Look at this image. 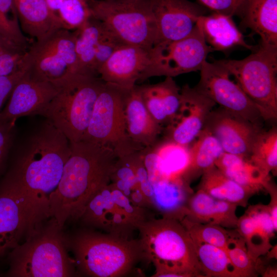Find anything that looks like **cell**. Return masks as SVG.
I'll list each match as a JSON object with an SVG mask.
<instances>
[{
    "instance_id": "cell-1",
    "label": "cell",
    "mask_w": 277,
    "mask_h": 277,
    "mask_svg": "<svg viewBox=\"0 0 277 277\" xmlns=\"http://www.w3.org/2000/svg\"><path fill=\"white\" fill-rule=\"evenodd\" d=\"M70 153L69 140L47 119L27 134L15 150L5 177L19 190L41 224L49 217L50 200Z\"/></svg>"
},
{
    "instance_id": "cell-2",
    "label": "cell",
    "mask_w": 277,
    "mask_h": 277,
    "mask_svg": "<svg viewBox=\"0 0 277 277\" xmlns=\"http://www.w3.org/2000/svg\"><path fill=\"white\" fill-rule=\"evenodd\" d=\"M117 157L110 148L81 141L70 143V153L52 195L49 217L62 229L68 220H78L91 197L110 182Z\"/></svg>"
},
{
    "instance_id": "cell-3",
    "label": "cell",
    "mask_w": 277,
    "mask_h": 277,
    "mask_svg": "<svg viewBox=\"0 0 277 277\" xmlns=\"http://www.w3.org/2000/svg\"><path fill=\"white\" fill-rule=\"evenodd\" d=\"M137 229L143 259L155 267L152 276L204 277L195 244L180 221L149 217Z\"/></svg>"
},
{
    "instance_id": "cell-4",
    "label": "cell",
    "mask_w": 277,
    "mask_h": 277,
    "mask_svg": "<svg viewBox=\"0 0 277 277\" xmlns=\"http://www.w3.org/2000/svg\"><path fill=\"white\" fill-rule=\"evenodd\" d=\"M66 243L78 270L89 276H123L143 259L138 239L87 230L66 239Z\"/></svg>"
},
{
    "instance_id": "cell-5",
    "label": "cell",
    "mask_w": 277,
    "mask_h": 277,
    "mask_svg": "<svg viewBox=\"0 0 277 277\" xmlns=\"http://www.w3.org/2000/svg\"><path fill=\"white\" fill-rule=\"evenodd\" d=\"M51 220L10 253L7 275L14 277H65L74 274L66 238Z\"/></svg>"
},
{
    "instance_id": "cell-6",
    "label": "cell",
    "mask_w": 277,
    "mask_h": 277,
    "mask_svg": "<svg viewBox=\"0 0 277 277\" xmlns=\"http://www.w3.org/2000/svg\"><path fill=\"white\" fill-rule=\"evenodd\" d=\"M104 82L98 77L74 73L58 85L57 92L40 115L70 143L82 141Z\"/></svg>"
},
{
    "instance_id": "cell-7",
    "label": "cell",
    "mask_w": 277,
    "mask_h": 277,
    "mask_svg": "<svg viewBox=\"0 0 277 277\" xmlns=\"http://www.w3.org/2000/svg\"><path fill=\"white\" fill-rule=\"evenodd\" d=\"M234 77L263 119L277 118V49L258 46L242 60L214 61Z\"/></svg>"
},
{
    "instance_id": "cell-8",
    "label": "cell",
    "mask_w": 277,
    "mask_h": 277,
    "mask_svg": "<svg viewBox=\"0 0 277 277\" xmlns=\"http://www.w3.org/2000/svg\"><path fill=\"white\" fill-rule=\"evenodd\" d=\"M91 16L123 44L150 51L156 44L155 20L148 0H88Z\"/></svg>"
},
{
    "instance_id": "cell-9",
    "label": "cell",
    "mask_w": 277,
    "mask_h": 277,
    "mask_svg": "<svg viewBox=\"0 0 277 277\" xmlns=\"http://www.w3.org/2000/svg\"><path fill=\"white\" fill-rule=\"evenodd\" d=\"M129 90L104 83L82 141L107 147L118 158L144 149L134 143L127 133L124 106Z\"/></svg>"
},
{
    "instance_id": "cell-10",
    "label": "cell",
    "mask_w": 277,
    "mask_h": 277,
    "mask_svg": "<svg viewBox=\"0 0 277 277\" xmlns=\"http://www.w3.org/2000/svg\"><path fill=\"white\" fill-rule=\"evenodd\" d=\"M76 32L61 28L33 41L23 63L32 78L58 85L76 73Z\"/></svg>"
},
{
    "instance_id": "cell-11",
    "label": "cell",
    "mask_w": 277,
    "mask_h": 277,
    "mask_svg": "<svg viewBox=\"0 0 277 277\" xmlns=\"http://www.w3.org/2000/svg\"><path fill=\"white\" fill-rule=\"evenodd\" d=\"M146 209L134 204L109 183L91 197L79 219L106 233L130 238L132 231L149 218Z\"/></svg>"
},
{
    "instance_id": "cell-12",
    "label": "cell",
    "mask_w": 277,
    "mask_h": 277,
    "mask_svg": "<svg viewBox=\"0 0 277 277\" xmlns=\"http://www.w3.org/2000/svg\"><path fill=\"white\" fill-rule=\"evenodd\" d=\"M213 49L205 42L196 23L186 36L175 41L159 43L149 51L150 64L144 80L152 77H173L200 71Z\"/></svg>"
},
{
    "instance_id": "cell-13",
    "label": "cell",
    "mask_w": 277,
    "mask_h": 277,
    "mask_svg": "<svg viewBox=\"0 0 277 277\" xmlns=\"http://www.w3.org/2000/svg\"><path fill=\"white\" fill-rule=\"evenodd\" d=\"M200 71V79L194 87L221 108L254 124L262 126L264 120L253 102L223 67L206 61Z\"/></svg>"
},
{
    "instance_id": "cell-14",
    "label": "cell",
    "mask_w": 277,
    "mask_h": 277,
    "mask_svg": "<svg viewBox=\"0 0 277 277\" xmlns=\"http://www.w3.org/2000/svg\"><path fill=\"white\" fill-rule=\"evenodd\" d=\"M42 227L19 190L4 177L0 184V258Z\"/></svg>"
},
{
    "instance_id": "cell-15",
    "label": "cell",
    "mask_w": 277,
    "mask_h": 277,
    "mask_svg": "<svg viewBox=\"0 0 277 277\" xmlns=\"http://www.w3.org/2000/svg\"><path fill=\"white\" fill-rule=\"evenodd\" d=\"M75 32L77 73L98 76L102 66L116 49L124 44L92 16Z\"/></svg>"
},
{
    "instance_id": "cell-16",
    "label": "cell",
    "mask_w": 277,
    "mask_h": 277,
    "mask_svg": "<svg viewBox=\"0 0 277 277\" xmlns=\"http://www.w3.org/2000/svg\"><path fill=\"white\" fill-rule=\"evenodd\" d=\"M179 108L166 125L165 140L189 146L203 129L216 104L188 85L181 89Z\"/></svg>"
},
{
    "instance_id": "cell-17",
    "label": "cell",
    "mask_w": 277,
    "mask_h": 277,
    "mask_svg": "<svg viewBox=\"0 0 277 277\" xmlns=\"http://www.w3.org/2000/svg\"><path fill=\"white\" fill-rule=\"evenodd\" d=\"M203 128L219 141L225 152L248 157L262 126L220 107L209 114Z\"/></svg>"
},
{
    "instance_id": "cell-18",
    "label": "cell",
    "mask_w": 277,
    "mask_h": 277,
    "mask_svg": "<svg viewBox=\"0 0 277 277\" xmlns=\"http://www.w3.org/2000/svg\"><path fill=\"white\" fill-rule=\"evenodd\" d=\"M148 1L156 25V44L186 36L194 28L199 17L207 12L199 4L188 0Z\"/></svg>"
},
{
    "instance_id": "cell-19",
    "label": "cell",
    "mask_w": 277,
    "mask_h": 277,
    "mask_svg": "<svg viewBox=\"0 0 277 277\" xmlns=\"http://www.w3.org/2000/svg\"><path fill=\"white\" fill-rule=\"evenodd\" d=\"M58 89V86L34 80L26 72L15 85L7 105L1 111L0 123L15 124L21 117L41 115Z\"/></svg>"
},
{
    "instance_id": "cell-20",
    "label": "cell",
    "mask_w": 277,
    "mask_h": 277,
    "mask_svg": "<svg viewBox=\"0 0 277 277\" xmlns=\"http://www.w3.org/2000/svg\"><path fill=\"white\" fill-rule=\"evenodd\" d=\"M149 64V51L136 46L123 44L102 66L98 75L105 83L130 90L136 82L144 80Z\"/></svg>"
},
{
    "instance_id": "cell-21",
    "label": "cell",
    "mask_w": 277,
    "mask_h": 277,
    "mask_svg": "<svg viewBox=\"0 0 277 277\" xmlns=\"http://www.w3.org/2000/svg\"><path fill=\"white\" fill-rule=\"evenodd\" d=\"M151 207L162 217L181 221L188 213V204L194 192L181 176L164 177L152 182Z\"/></svg>"
},
{
    "instance_id": "cell-22",
    "label": "cell",
    "mask_w": 277,
    "mask_h": 277,
    "mask_svg": "<svg viewBox=\"0 0 277 277\" xmlns=\"http://www.w3.org/2000/svg\"><path fill=\"white\" fill-rule=\"evenodd\" d=\"M124 112L127 131L130 139L145 148L153 145L163 128L146 107L138 86L128 91L125 101Z\"/></svg>"
},
{
    "instance_id": "cell-23",
    "label": "cell",
    "mask_w": 277,
    "mask_h": 277,
    "mask_svg": "<svg viewBox=\"0 0 277 277\" xmlns=\"http://www.w3.org/2000/svg\"><path fill=\"white\" fill-rule=\"evenodd\" d=\"M196 23L206 43L213 49L226 53L239 47L255 51L258 46L248 44L232 16L212 12L199 17Z\"/></svg>"
},
{
    "instance_id": "cell-24",
    "label": "cell",
    "mask_w": 277,
    "mask_h": 277,
    "mask_svg": "<svg viewBox=\"0 0 277 277\" xmlns=\"http://www.w3.org/2000/svg\"><path fill=\"white\" fill-rule=\"evenodd\" d=\"M241 27L259 36V46L277 49V0H245Z\"/></svg>"
},
{
    "instance_id": "cell-25",
    "label": "cell",
    "mask_w": 277,
    "mask_h": 277,
    "mask_svg": "<svg viewBox=\"0 0 277 277\" xmlns=\"http://www.w3.org/2000/svg\"><path fill=\"white\" fill-rule=\"evenodd\" d=\"M23 33L38 41L61 28H64L59 17L45 0H13Z\"/></svg>"
},
{
    "instance_id": "cell-26",
    "label": "cell",
    "mask_w": 277,
    "mask_h": 277,
    "mask_svg": "<svg viewBox=\"0 0 277 277\" xmlns=\"http://www.w3.org/2000/svg\"><path fill=\"white\" fill-rule=\"evenodd\" d=\"M138 86L150 114L161 126L166 125L179 108L181 88L173 77L169 76L156 84Z\"/></svg>"
},
{
    "instance_id": "cell-27",
    "label": "cell",
    "mask_w": 277,
    "mask_h": 277,
    "mask_svg": "<svg viewBox=\"0 0 277 277\" xmlns=\"http://www.w3.org/2000/svg\"><path fill=\"white\" fill-rule=\"evenodd\" d=\"M238 206L234 203L214 198L202 190L197 189L189 201L188 213L184 218L201 223L236 228L239 219L236 214Z\"/></svg>"
},
{
    "instance_id": "cell-28",
    "label": "cell",
    "mask_w": 277,
    "mask_h": 277,
    "mask_svg": "<svg viewBox=\"0 0 277 277\" xmlns=\"http://www.w3.org/2000/svg\"><path fill=\"white\" fill-rule=\"evenodd\" d=\"M198 189L212 197L245 207L251 196L259 192L233 181L215 166L206 171L201 177Z\"/></svg>"
},
{
    "instance_id": "cell-29",
    "label": "cell",
    "mask_w": 277,
    "mask_h": 277,
    "mask_svg": "<svg viewBox=\"0 0 277 277\" xmlns=\"http://www.w3.org/2000/svg\"><path fill=\"white\" fill-rule=\"evenodd\" d=\"M190 145L189 162L182 176L190 184L215 166L216 160L224 152L219 141L205 128Z\"/></svg>"
},
{
    "instance_id": "cell-30",
    "label": "cell",
    "mask_w": 277,
    "mask_h": 277,
    "mask_svg": "<svg viewBox=\"0 0 277 277\" xmlns=\"http://www.w3.org/2000/svg\"><path fill=\"white\" fill-rule=\"evenodd\" d=\"M214 165L237 183L259 192L265 189V185L271 179L248 157L240 155L224 152L216 160Z\"/></svg>"
},
{
    "instance_id": "cell-31",
    "label": "cell",
    "mask_w": 277,
    "mask_h": 277,
    "mask_svg": "<svg viewBox=\"0 0 277 277\" xmlns=\"http://www.w3.org/2000/svg\"><path fill=\"white\" fill-rule=\"evenodd\" d=\"M141 151L117 158L111 172L110 183L134 204L147 208L150 207L141 191L136 175L137 161Z\"/></svg>"
},
{
    "instance_id": "cell-32",
    "label": "cell",
    "mask_w": 277,
    "mask_h": 277,
    "mask_svg": "<svg viewBox=\"0 0 277 277\" xmlns=\"http://www.w3.org/2000/svg\"><path fill=\"white\" fill-rule=\"evenodd\" d=\"M204 277H236L226 251L206 243H194Z\"/></svg>"
},
{
    "instance_id": "cell-33",
    "label": "cell",
    "mask_w": 277,
    "mask_h": 277,
    "mask_svg": "<svg viewBox=\"0 0 277 277\" xmlns=\"http://www.w3.org/2000/svg\"><path fill=\"white\" fill-rule=\"evenodd\" d=\"M188 231L194 243L210 244L227 251L240 234L221 226L191 221L186 218L180 221Z\"/></svg>"
},
{
    "instance_id": "cell-34",
    "label": "cell",
    "mask_w": 277,
    "mask_h": 277,
    "mask_svg": "<svg viewBox=\"0 0 277 277\" xmlns=\"http://www.w3.org/2000/svg\"><path fill=\"white\" fill-rule=\"evenodd\" d=\"M249 161L269 175L277 172V129L263 130L258 136L248 157Z\"/></svg>"
},
{
    "instance_id": "cell-35",
    "label": "cell",
    "mask_w": 277,
    "mask_h": 277,
    "mask_svg": "<svg viewBox=\"0 0 277 277\" xmlns=\"http://www.w3.org/2000/svg\"><path fill=\"white\" fill-rule=\"evenodd\" d=\"M236 230L244 240L248 253L255 261L272 247L270 244L271 238L246 212L238 219Z\"/></svg>"
},
{
    "instance_id": "cell-36",
    "label": "cell",
    "mask_w": 277,
    "mask_h": 277,
    "mask_svg": "<svg viewBox=\"0 0 277 277\" xmlns=\"http://www.w3.org/2000/svg\"><path fill=\"white\" fill-rule=\"evenodd\" d=\"M0 30L26 48L33 42L21 30L13 0H0Z\"/></svg>"
},
{
    "instance_id": "cell-37",
    "label": "cell",
    "mask_w": 277,
    "mask_h": 277,
    "mask_svg": "<svg viewBox=\"0 0 277 277\" xmlns=\"http://www.w3.org/2000/svg\"><path fill=\"white\" fill-rule=\"evenodd\" d=\"M236 277L256 276L257 261L248 253L243 239L236 238L226 251Z\"/></svg>"
},
{
    "instance_id": "cell-38",
    "label": "cell",
    "mask_w": 277,
    "mask_h": 277,
    "mask_svg": "<svg viewBox=\"0 0 277 277\" xmlns=\"http://www.w3.org/2000/svg\"><path fill=\"white\" fill-rule=\"evenodd\" d=\"M28 49L0 30V76L11 74L18 69L22 66Z\"/></svg>"
},
{
    "instance_id": "cell-39",
    "label": "cell",
    "mask_w": 277,
    "mask_h": 277,
    "mask_svg": "<svg viewBox=\"0 0 277 277\" xmlns=\"http://www.w3.org/2000/svg\"><path fill=\"white\" fill-rule=\"evenodd\" d=\"M57 15L65 29L80 28L91 16L88 0H64Z\"/></svg>"
},
{
    "instance_id": "cell-40",
    "label": "cell",
    "mask_w": 277,
    "mask_h": 277,
    "mask_svg": "<svg viewBox=\"0 0 277 277\" xmlns=\"http://www.w3.org/2000/svg\"><path fill=\"white\" fill-rule=\"evenodd\" d=\"M200 5L212 12L238 16L245 0H197Z\"/></svg>"
},
{
    "instance_id": "cell-41",
    "label": "cell",
    "mask_w": 277,
    "mask_h": 277,
    "mask_svg": "<svg viewBox=\"0 0 277 277\" xmlns=\"http://www.w3.org/2000/svg\"><path fill=\"white\" fill-rule=\"evenodd\" d=\"M246 213L252 216L259 226L271 238L274 236L275 229L267 205L258 204L249 206Z\"/></svg>"
},
{
    "instance_id": "cell-42",
    "label": "cell",
    "mask_w": 277,
    "mask_h": 277,
    "mask_svg": "<svg viewBox=\"0 0 277 277\" xmlns=\"http://www.w3.org/2000/svg\"><path fill=\"white\" fill-rule=\"evenodd\" d=\"M26 72V68L22 62V66L15 71L8 75L0 76V112L15 85Z\"/></svg>"
},
{
    "instance_id": "cell-43",
    "label": "cell",
    "mask_w": 277,
    "mask_h": 277,
    "mask_svg": "<svg viewBox=\"0 0 277 277\" xmlns=\"http://www.w3.org/2000/svg\"><path fill=\"white\" fill-rule=\"evenodd\" d=\"M15 126V124L0 123V170L12 147Z\"/></svg>"
},
{
    "instance_id": "cell-44",
    "label": "cell",
    "mask_w": 277,
    "mask_h": 277,
    "mask_svg": "<svg viewBox=\"0 0 277 277\" xmlns=\"http://www.w3.org/2000/svg\"><path fill=\"white\" fill-rule=\"evenodd\" d=\"M264 189L270 195V202L267 205L275 229L277 231V188L271 179L266 183Z\"/></svg>"
},
{
    "instance_id": "cell-45",
    "label": "cell",
    "mask_w": 277,
    "mask_h": 277,
    "mask_svg": "<svg viewBox=\"0 0 277 277\" xmlns=\"http://www.w3.org/2000/svg\"><path fill=\"white\" fill-rule=\"evenodd\" d=\"M64 0H45L52 11L57 15V12ZM58 16V15H57Z\"/></svg>"
},
{
    "instance_id": "cell-46",
    "label": "cell",
    "mask_w": 277,
    "mask_h": 277,
    "mask_svg": "<svg viewBox=\"0 0 277 277\" xmlns=\"http://www.w3.org/2000/svg\"><path fill=\"white\" fill-rule=\"evenodd\" d=\"M98 1H116V0H98Z\"/></svg>"
}]
</instances>
